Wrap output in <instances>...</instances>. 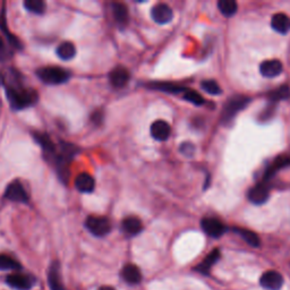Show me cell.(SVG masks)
<instances>
[{"label":"cell","instance_id":"cell-31","mask_svg":"<svg viewBox=\"0 0 290 290\" xmlns=\"http://www.w3.org/2000/svg\"><path fill=\"white\" fill-rule=\"evenodd\" d=\"M152 87L155 88V90L159 91H164V92H168V93H179V92H185L187 88L180 87L178 85H174L170 84V83H156V84L152 85Z\"/></svg>","mask_w":290,"mask_h":290},{"label":"cell","instance_id":"cell-29","mask_svg":"<svg viewBox=\"0 0 290 290\" xmlns=\"http://www.w3.org/2000/svg\"><path fill=\"white\" fill-rule=\"evenodd\" d=\"M236 232L242 236V238L248 245H250V246H253V247L260 246V238L255 233L250 232V230H246V229H236Z\"/></svg>","mask_w":290,"mask_h":290},{"label":"cell","instance_id":"cell-30","mask_svg":"<svg viewBox=\"0 0 290 290\" xmlns=\"http://www.w3.org/2000/svg\"><path fill=\"white\" fill-rule=\"evenodd\" d=\"M201 86H202L203 90H204L206 93H209V94L219 95V94H221V93H222V90H221L220 85L218 84L217 82L213 81V80L203 81L202 84H201Z\"/></svg>","mask_w":290,"mask_h":290},{"label":"cell","instance_id":"cell-27","mask_svg":"<svg viewBox=\"0 0 290 290\" xmlns=\"http://www.w3.org/2000/svg\"><path fill=\"white\" fill-rule=\"evenodd\" d=\"M21 269V264H19L16 260L8 256V255L0 254V270L3 271H9V270H19Z\"/></svg>","mask_w":290,"mask_h":290},{"label":"cell","instance_id":"cell-19","mask_svg":"<svg viewBox=\"0 0 290 290\" xmlns=\"http://www.w3.org/2000/svg\"><path fill=\"white\" fill-rule=\"evenodd\" d=\"M271 26L278 33L286 34L290 31V18L286 14L279 13L273 15L271 19Z\"/></svg>","mask_w":290,"mask_h":290},{"label":"cell","instance_id":"cell-16","mask_svg":"<svg viewBox=\"0 0 290 290\" xmlns=\"http://www.w3.org/2000/svg\"><path fill=\"white\" fill-rule=\"evenodd\" d=\"M75 187L81 193H92L95 188V180L93 177L87 173H82L76 177Z\"/></svg>","mask_w":290,"mask_h":290},{"label":"cell","instance_id":"cell-15","mask_svg":"<svg viewBox=\"0 0 290 290\" xmlns=\"http://www.w3.org/2000/svg\"><path fill=\"white\" fill-rule=\"evenodd\" d=\"M171 133L170 125L165 120H156L151 126V135L156 141H167Z\"/></svg>","mask_w":290,"mask_h":290},{"label":"cell","instance_id":"cell-5","mask_svg":"<svg viewBox=\"0 0 290 290\" xmlns=\"http://www.w3.org/2000/svg\"><path fill=\"white\" fill-rule=\"evenodd\" d=\"M249 98L244 95H235L227 101L222 112V119L224 121L232 120L233 118L238 114V112L244 109L249 102Z\"/></svg>","mask_w":290,"mask_h":290},{"label":"cell","instance_id":"cell-13","mask_svg":"<svg viewBox=\"0 0 290 290\" xmlns=\"http://www.w3.org/2000/svg\"><path fill=\"white\" fill-rule=\"evenodd\" d=\"M130 77H131L130 72L127 71L125 67H121V66L114 68V70H112L109 74L110 84L117 88L124 87L127 83H128Z\"/></svg>","mask_w":290,"mask_h":290},{"label":"cell","instance_id":"cell-25","mask_svg":"<svg viewBox=\"0 0 290 290\" xmlns=\"http://www.w3.org/2000/svg\"><path fill=\"white\" fill-rule=\"evenodd\" d=\"M219 259H220L219 249H214L208 255V256L205 257L204 261L201 263L198 268H196V270L200 271L201 273H203V274H208L211 267H212V265L217 262Z\"/></svg>","mask_w":290,"mask_h":290},{"label":"cell","instance_id":"cell-2","mask_svg":"<svg viewBox=\"0 0 290 290\" xmlns=\"http://www.w3.org/2000/svg\"><path fill=\"white\" fill-rule=\"evenodd\" d=\"M78 152H80V149L76 145L66 143V142H60L59 149L57 147L56 153L51 156L58 177L62 183L67 184L68 178H70L71 162L77 155Z\"/></svg>","mask_w":290,"mask_h":290},{"label":"cell","instance_id":"cell-21","mask_svg":"<svg viewBox=\"0 0 290 290\" xmlns=\"http://www.w3.org/2000/svg\"><path fill=\"white\" fill-rule=\"evenodd\" d=\"M121 227L127 235L135 236L142 232L143 224H142V221L140 219H137L135 217H128L122 220Z\"/></svg>","mask_w":290,"mask_h":290},{"label":"cell","instance_id":"cell-22","mask_svg":"<svg viewBox=\"0 0 290 290\" xmlns=\"http://www.w3.org/2000/svg\"><path fill=\"white\" fill-rule=\"evenodd\" d=\"M56 53L61 60H71L76 55V47L75 44L70 41L61 42L57 47Z\"/></svg>","mask_w":290,"mask_h":290},{"label":"cell","instance_id":"cell-33","mask_svg":"<svg viewBox=\"0 0 290 290\" xmlns=\"http://www.w3.org/2000/svg\"><path fill=\"white\" fill-rule=\"evenodd\" d=\"M184 99L188 102H191L193 105L196 106H201L204 103V99L203 96L200 94V93L195 92V91H191V90H186L184 92Z\"/></svg>","mask_w":290,"mask_h":290},{"label":"cell","instance_id":"cell-37","mask_svg":"<svg viewBox=\"0 0 290 290\" xmlns=\"http://www.w3.org/2000/svg\"><path fill=\"white\" fill-rule=\"evenodd\" d=\"M99 290H115V289L109 286H105V287H101Z\"/></svg>","mask_w":290,"mask_h":290},{"label":"cell","instance_id":"cell-36","mask_svg":"<svg viewBox=\"0 0 290 290\" xmlns=\"http://www.w3.org/2000/svg\"><path fill=\"white\" fill-rule=\"evenodd\" d=\"M7 55V51H6V46H5V42L3 40V38L0 37V60L4 59Z\"/></svg>","mask_w":290,"mask_h":290},{"label":"cell","instance_id":"cell-18","mask_svg":"<svg viewBox=\"0 0 290 290\" xmlns=\"http://www.w3.org/2000/svg\"><path fill=\"white\" fill-rule=\"evenodd\" d=\"M289 166H290V155L289 154L278 156V158L273 161V164L269 167L267 171H265L264 180L267 181L270 178H272V177L276 175L278 170L282 169V168H286V167H289Z\"/></svg>","mask_w":290,"mask_h":290},{"label":"cell","instance_id":"cell-34","mask_svg":"<svg viewBox=\"0 0 290 290\" xmlns=\"http://www.w3.org/2000/svg\"><path fill=\"white\" fill-rule=\"evenodd\" d=\"M180 152L183 153L184 155H187V156H191L194 154L195 152V146L187 142V143H183L180 146Z\"/></svg>","mask_w":290,"mask_h":290},{"label":"cell","instance_id":"cell-7","mask_svg":"<svg viewBox=\"0 0 290 290\" xmlns=\"http://www.w3.org/2000/svg\"><path fill=\"white\" fill-rule=\"evenodd\" d=\"M260 283L264 289L280 290L283 284V278L277 271H268L263 273V276L260 279Z\"/></svg>","mask_w":290,"mask_h":290},{"label":"cell","instance_id":"cell-24","mask_svg":"<svg viewBox=\"0 0 290 290\" xmlns=\"http://www.w3.org/2000/svg\"><path fill=\"white\" fill-rule=\"evenodd\" d=\"M0 28H2V31L5 36H6L7 40H8L11 46L17 48V49H22L21 41H19L18 39L14 36V34H12L11 31H8L7 22H6V15H5V8H3L2 15H0Z\"/></svg>","mask_w":290,"mask_h":290},{"label":"cell","instance_id":"cell-26","mask_svg":"<svg viewBox=\"0 0 290 290\" xmlns=\"http://www.w3.org/2000/svg\"><path fill=\"white\" fill-rule=\"evenodd\" d=\"M218 7L221 14H223L224 16L230 17L237 12V3L234 0H220L218 3Z\"/></svg>","mask_w":290,"mask_h":290},{"label":"cell","instance_id":"cell-4","mask_svg":"<svg viewBox=\"0 0 290 290\" xmlns=\"http://www.w3.org/2000/svg\"><path fill=\"white\" fill-rule=\"evenodd\" d=\"M85 227L95 237H105L111 232V223L106 217L91 215L85 221Z\"/></svg>","mask_w":290,"mask_h":290},{"label":"cell","instance_id":"cell-10","mask_svg":"<svg viewBox=\"0 0 290 290\" xmlns=\"http://www.w3.org/2000/svg\"><path fill=\"white\" fill-rule=\"evenodd\" d=\"M33 137L36 142H38V144L41 146L42 151L47 156H50L51 158V156L56 153L57 145L55 144V142L51 140V137L46 134V133L34 132Z\"/></svg>","mask_w":290,"mask_h":290},{"label":"cell","instance_id":"cell-32","mask_svg":"<svg viewBox=\"0 0 290 290\" xmlns=\"http://www.w3.org/2000/svg\"><path fill=\"white\" fill-rule=\"evenodd\" d=\"M290 96V88L288 85H283L277 88L270 94V99L272 101H279V100H286Z\"/></svg>","mask_w":290,"mask_h":290},{"label":"cell","instance_id":"cell-17","mask_svg":"<svg viewBox=\"0 0 290 290\" xmlns=\"http://www.w3.org/2000/svg\"><path fill=\"white\" fill-rule=\"evenodd\" d=\"M121 277L127 283L130 284H137L141 282L142 280V273L140 269L134 264H127L122 268Z\"/></svg>","mask_w":290,"mask_h":290},{"label":"cell","instance_id":"cell-11","mask_svg":"<svg viewBox=\"0 0 290 290\" xmlns=\"http://www.w3.org/2000/svg\"><path fill=\"white\" fill-rule=\"evenodd\" d=\"M8 286L16 290H29L32 288V279L22 273H12L6 278Z\"/></svg>","mask_w":290,"mask_h":290},{"label":"cell","instance_id":"cell-8","mask_svg":"<svg viewBox=\"0 0 290 290\" xmlns=\"http://www.w3.org/2000/svg\"><path fill=\"white\" fill-rule=\"evenodd\" d=\"M151 16L153 18V21L158 24H167L171 22V19L174 17V13L168 5L158 4L152 8Z\"/></svg>","mask_w":290,"mask_h":290},{"label":"cell","instance_id":"cell-1","mask_svg":"<svg viewBox=\"0 0 290 290\" xmlns=\"http://www.w3.org/2000/svg\"><path fill=\"white\" fill-rule=\"evenodd\" d=\"M9 80L0 76V83L4 84L6 90V95L9 106L14 110H23L25 108L32 107L38 102V93L33 88L24 86L18 80L19 74L14 72L9 74Z\"/></svg>","mask_w":290,"mask_h":290},{"label":"cell","instance_id":"cell-35","mask_svg":"<svg viewBox=\"0 0 290 290\" xmlns=\"http://www.w3.org/2000/svg\"><path fill=\"white\" fill-rule=\"evenodd\" d=\"M91 120L94 122L95 125H99L101 124V121L103 120V114H102V111L100 110H98L95 112H93L92 116H91Z\"/></svg>","mask_w":290,"mask_h":290},{"label":"cell","instance_id":"cell-6","mask_svg":"<svg viewBox=\"0 0 290 290\" xmlns=\"http://www.w3.org/2000/svg\"><path fill=\"white\" fill-rule=\"evenodd\" d=\"M4 198L15 203H28V195L19 180H14L7 186L4 193Z\"/></svg>","mask_w":290,"mask_h":290},{"label":"cell","instance_id":"cell-3","mask_svg":"<svg viewBox=\"0 0 290 290\" xmlns=\"http://www.w3.org/2000/svg\"><path fill=\"white\" fill-rule=\"evenodd\" d=\"M37 76L49 85H59L66 83L71 78V73L65 68L57 66H48L39 68L36 72Z\"/></svg>","mask_w":290,"mask_h":290},{"label":"cell","instance_id":"cell-28","mask_svg":"<svg viewBox=\"0 0 290 290\" xmlns=\"http://www.w3.org/2000/svg\"><path fill=\"white\" fill-rule=\"evenodd\" d=\"M24 7L29 13L40 15L46 11V3L42 0H26L24 2Z\"/></svg>","mask_w":290,"mask_h":290},{"label":"cell","instance_id":"cell-12","mask_svg":"<svg viewBox=\"0 0 290 290\" xmlns=\"http://www.w3.org/2000/svg\"><path fill=\"white\" fill-rule=\"evenodd\" d=\"M270 195V190L267 184L261 183L255 185L253 188L248 191V200L254 204H263L268 201Z\"/></svg>","mask_w":290,"mask_h":290},{"label":"cell","instance_id":"cell-20","mask_svg":"<svg viewBox=\"0 0 290 290\" xmlns=\"http://www.w3.org/2000/svg\"><path fill=\"white\" fill-rule=\"evenodd\" d=\"M48 281L51 290H65L60 279V271H59L58 262H53L48 272Z\"/></svg>","mask_w":290,"mask_h":290},{"label":"cell","instance_id":"cell-14","mask_svg":"<svg viewBox=\"0 0 290 290\" xmlns=\"http://www.w3.org/2000/svg\"><path fill=\"white\" fill-rule=\"evenodd\" d=\"M260 72H261L264 77H276L279 76L282 72V63L277 59H271V60H265L260 66Z\"/></svg>","mask_w":290,"mask_h":290},{"label":"cell","instance_id":"cell-9","mask_svg":"<svg viewBox=\"0 0 290 290\" xmlns=\"http://www.w3.org/2000/svg\"><path fill=\"white\" fill-rule=\"evenodd\" d=\"M202 229L211 237H220L225 233V225L215 218H204L201 222Z\"/></svg>","mask_w":290,"mask_h":290},{"label":"cell","instance_id":"cell-23","mask_svg":"<svg viewBox=\"0 0 290 290\" xmlns=\"http://www.w3.org/2000/svg\"><path fill=\"white\" fill-rule=\"evenodd\" d=\"M112 14H114L115 21L121 26H125L128 22V9L124 4L115 3L112 4Z\"/></svg>","mask_w":290,"mask_h":290}]
</instances>
